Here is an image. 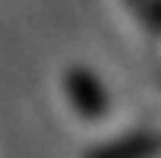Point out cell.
I'll list each match as a JSON object with an SVG mask.
<instances>
[{
	"label": "cell",
	"instance_id": "6da1fadb",
	"mask_svg": "<svg viewBox=\"0 0 161 158\" xmlns=\"http://www.w3.org/2000/svg\"><path fill=\"white\" fill-rule=\"evenodd\" d=\"M66 95H69V101L76 104V111L86 120H101L108 114V92H104V86L95 79V73H89L82 66L66 70Z\"/></svg>",
	"mask_w": 161,
	"mask_h": 158
},
{
	"label": "cell",
	"instance_id": "7a4b0ae2",
	"mask_svg": "<svg viewBox=\"0 0 161 158\" xmlns=\"http://www.w3.org/2000/svg\"><path fill=\"white\" fill-rule=\"evenodd\" d=\"M158 155H161V136L139 133V136L108 142V145L95 149L89 158H158Z\"/></svg>",
	"mask_w": 161,
	"mask_h": 158
},
{
	"label": "cell",
	"instance_id": "3957f363",
	"mask_svg": "<svg viewBox=\"0 0 161 158\" xmlns=\"http://www.w3.org/2000/svg\"><path fill=\"white\" fill-rule=\"evenodd\" d=\"M126 3H130L136 13H142V10H145V0H126Z\"/></svg>",
	"mask_w": 161,
	"mask_h": 158
}]
</instances>
